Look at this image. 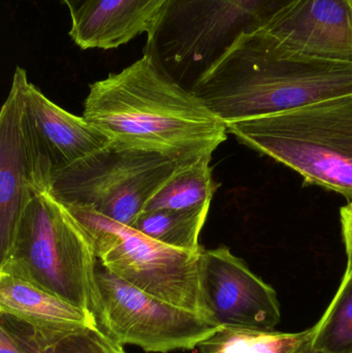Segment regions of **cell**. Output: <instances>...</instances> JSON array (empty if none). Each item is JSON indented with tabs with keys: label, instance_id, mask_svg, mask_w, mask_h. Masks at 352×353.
Segmentation results:
<instances>
[{
	"label": "cell",
	"instance_id": "obj_1",
	"mask_svg": "<svg viewBox=\"0 0 352 353\" xmlns=\"http://www.w3.org/2000/svg\"><path fill=\"white\" fill-rule=\"evenodd\" d=\"M83 117L113 142L179 163L212 155L227 138L225 122L145 52L89 86Z\"/></svg>",
	"mask_w": 352,
	"mask_h": 353
},
{
	"label": "cell",
	"instance_id": "obj_2",
	"mask_svg": "<svg viewBox=\"0 0 352 353\" xmlns=\"http://www.w3.org/2000/svg\"><path fill=\"white\" fill-rule=\"evenodd\" d=\"M190 90L227 125L352 94V63L277 51L243 32Z\"/></svg>",
	"mask_w": 352,
	"mask_h": 353
},
{
	"label": "cell",
	"instance_id": "obj_3",
	"mask_svg": "<svg viewBox=\"0 0 352 353\" xmlns=\"http://www.w3.org/2000/svg\"><path fill=\"white\" fill-rule=\"evenodd\" d=\"M0 259V274L27 282L94 316L99 265L94 244L80 220L51 191H37L29 199Z\"/></svg>",
	"mask_w": 352,
	"mask_h": 353
},
{
	"label": "cell",
	"instance_id": "obj_4",
	"mask_svg": "<svg viewBox=\"0 0 352 353\" xmlns=\"http://www.w3.org/2000/svg\"><path fill=\"white\" fill-rule=\"evenodd\" d=\"M246 146L352 203V94L227 124Z\"/></svg>",
	"mask_w": 352,
	"mask_h": 353
},
{
	"label": "cell",
	"instance_id": "obj_5",
	"mask_svg": "<svg viewBox=\"0 0 352 353\" xmlns=\"http://www.w3.org/2000/svg\"><path fill=\"white\" fill-rule=\"evenodd\" d=\"M291 0H172L147 35L145 53L191 89L241 33L256 28Z\"/></svg>",
	"mask_w": 352,
	"mask_h": 353
},
{
	"label": "cell",
	"instance_id": "obj_6",
	"mask_svg": "<svg viewBox=\"0 0 352 353\" xmlns=\"http://www.w3.org/2000/svg\"><path fill=\"white\" fill-rule=\"evenodd\" d=\"M66 207L90 234L101 265L138 290L207 321L200 285L202 250L174 248L89 208Z\"/></svg>",
	"mask_w": 352,
	"mask_h": 353
},
{
	"label": "cell",
	"instance_id": "obj_7",
	"mask_svg": "<svg viewBox=\"0 0 352 353\" xmlns=\"http://www.w3.org/2000/svg\"><path fill=\"white\" fill-rule=\"evenodd\" d=\"M186 163L112 142L54 176L50 191L68 207L89 208L132 226L152 195Z\"/></svg>",
	"mask_w": 352,
	"mask_h": 353
},
{
	"label": "cell",
	"instance_id": "obj_8",
	"mask_svg": "<svg viewBox=\"0 0 352 353\" xmlns=\"http://www.w3.org/2000/svg\"><path fill=\"white\" fill-rule=\"evenodd\" d=\"M93 314L114 341L146 352L192 350L219 329L196 313L130 285L99 263Z\"/></svg>",
	"mask_w": 352,
	"mask_h": 353
},
{
	"label": "cell",
	"instance_id": "obj_9",
	"mask_svg": "<svg viewBox=\"0 0 352 353\" xmlns=\"http://www.w3.org/2000/svg\"><path fill=\"white\" fill-rule=\"evenodd\" d=\"M22 91V130L37 191L50 190L54 176L112 144L84 117L50 101L17 66Z\"/></svg>",
	"mask_w": 352,
	"mask_h": 353
},
{
	"label": "cell",
	"instance_id": "obj_10",
	"mask_svg": "<svg viewBox=\"0 0 352 353\" xmlns=\"http://www.w3.org/2000/svg\"><path fill=\"white\" fill-rule=\"evenodd\" d=\"M200 285L207 321L215 327L274 331L280 323V303L274 288L227 247L202 249Z\"/></svg>",
	"mask_w": 352,
	"mask_h": 353
},
{
	"label": "cell",
	"instance_id": "obj_11",
	"mask_svg": "<svg viewBox=\"0 0 352 353\" xmlns=\"http://www.w3.org/2000/svg\"><path fill=\"white\" fill-rule=\"evenodd\" d=\"M245 32L277 51L352 63V0H291Z\"/></svg>",
	"mask_w": 352,
	"mask_h": 353
},
{
	"label": "cell",
	"instance_id": "obj_12",
	"mask_svg": "<svg viewBox=\"0 0 352 353\" xmlns=\"http://www.w3.org/2000/svg\"><path fill=\"white\" fill-rule=\"evenodd\" d=\"M22 110L20 81L14 72L0 113V255L10 247L23 209L37 191L23 134Z\"/></svg>",
	"mask_w": 352,
	"mask_h": 353
},
{
	"label": "cell",
	"instance_id": "obj_13",
	"mask_svg": "<svg viewBox=\"0 0 352 353\" xmlns=\"http://www.w3.org/2000/svg\"><path fill=\"white\" fill-rule=\"evenodd\" d=\"M172 0H85L70 16L68 35L82 50H112L147 35Z\"/></svg>",
	"mask_w": 352,
	"mask_h": 353
},
{
	"label": "cell",
	"instance_id": "obj_14",
	"mask_svg": "<svg viewBox=\"0 0 352 353\" xmlns=\"http://www.w3.org/2000/svg\"><path fill=\"white\" fill-rule=\"evenodd\" d=\"M0 327L25 353H127L99 325L37 323L0 313Z\"/></svg>",
	"mask_w": 352,
	"mask_h": 353
},
{
	"label": "cell",
	"instance_id": "obj_15",
	"mask_svg": "<svg viewBox=\"0 0 352 353\" xmlns=\"http://www.w3.org/2000/svg\"><path fill=\"white\" fill-rule=\"evenodd\" d=\"M0 313L37 323L99 325L83 309L4 274H0Z\"/></svg>",
	"mask_w": 352,
	"mask_h": 353
},
{
	"label": "cell",
	"instance_id": "obj_16",
	"mask_svg": "<svg viewBox=\"0 0 352 353\" xmlns=\"http://www.w3.org/2000/svg\"><path fill=\"white\" fill-rule=\"evenodd\" d=\"M211 159L212 155H203L179 168L149 199L143 212L210 209L216 190Z\"/></svg>",
	"mask_w": 352,
	"mask_h": 353
},
{
	"label": "cell",
	"instance_id": "obj_17",
	"mask_svg": "<svg viewBox=\"0 0 352 353\" xmlns=\"http://www.w3.org/2000/svg\"><path fill=\"white\" fill-rule=\"evenodd\" d=\"M313 336V327L299 333L221 327L198 344L200 353H293Z\"/></svg>",
	"mask_w": 352,
	"mask_h": 353
},
{
	"label": "cell",
	"instance_id": "obj_18",
	"mask_svg": "<svg viewBox=\"0 0 352 353\" xmlns=\"http://www.w3.org/2000/svg\"><path fill=\"white\" fill-rule=\"evenodd\" d=\"M208 214L209 209L143 212L132 228L167 246L198 252L203 248L198 239Z\"/></svg>",
	"mask_w": 352,
	"mask_h": 353
},
{
	"label": "cell",
	"instance_id": "obj_19",
	"mask_svg": "<svg viewBox=\"0 0 352 353\" xmlns=\"http://www.w3.org/2000/svg\"><path fill=\"white\" fill-rule=\"evenodd\" d=\"M312 344L324 353H352V269L328 309L313 327Z\"/></svg>",
	"mask_w": 352,
	"mask_h": 353
},
{
	"label": "cell",
	"instance_id": "obj_20",
	"mask_svg": "<svg viewBox=\"0 0 352 353\" xmlns=\"http://www.w3.org/2000/svg\"><path fill=\"white\" fill-rule=\"evenodd\" d=\"M341 224L346 247L347 268L352 269V203L341 209Z\"/></svg>",
	"mask_w": 352,
	"mask_h": 353
},
{
	"label": "cell",
	"instance_id": "obj_21",
	"mask_svg": "<svg viewBox=\"0 0 352 353\" xmlns=\"http://www.w3.org/2000/svg\"><path fill=\"white\" fill-rule=\"evenodd\" d=\"M0 353H25L2 327H0Z\"/></svg>",
	"mask_w": 352,
	"mask_h": 353
},
{
	"label": "cell",
	"instance_id": "obj_22",
	"mask_svg": "<svg viewBox=\"0 0 352 353\" xmlns=\"http://www.w3.org/2000/svg\"><path fill=\"white\" fill-rule=\"evenodd\" d=\"M59 1L68 8L70 14H72L84 3L85 0H59Z\"/></svg>",
	"mask_w": 352,
	"mask_h": 353
},
{
	"label": "cell",
	"instance_id": "obj_23",
	"mask_svg": "<svg viewBox=\"0 0 352 353\" xmlns=\"http://www.w3.org/2000/svg\"><path fill=\"white\" fill-rule=\"evenodd\" d=\"M293 353H324L322 352V350H318V348L314 347L313 344H312V339L310 341H308L307 343L304 344L302 347H300L299 350H296L295 352Z\"/></svg>",
	"mask_w": 352,
	"mask_h": 353
}]
</instances>
